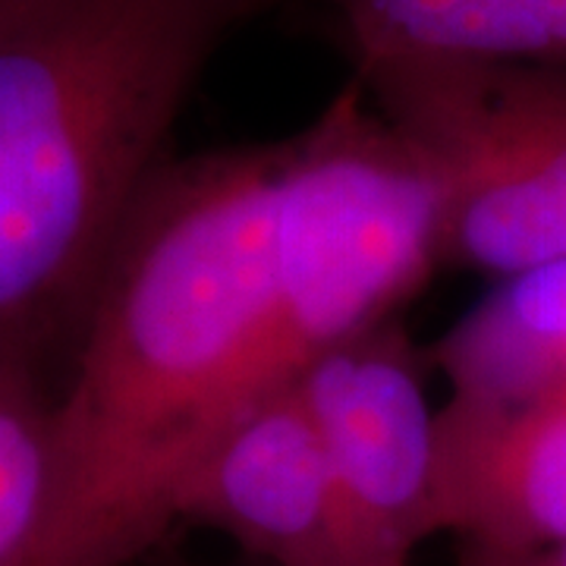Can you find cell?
I'll use <instances>...</instances> for the list:
<instances>
[{
	"label": "cell",
	"instance_id": "11",
	"mask_svg": "<svg viewBox=\"0 0 566 566\" xmlns=\"http://www.w3.org/2000/svg\"><path fill=\"white\" fill-rule=\"evenodd\" d=\"M457 566H566V542L526 554H501L457 542Z\"/></svg>",
	"mask_w": 566,
	"mask_h": 566
},
{
	"label": "cell",
	"instance_id": "10",
	"mask_svg": "<svg viewBox=\"0 0 566 566\" xmlns=\"http://www.w3.org/2000/svg\"><path fill=\"white\" fill-rule=\"evenodd\" d=\"M51 400L41 378L0 365V566H20L39 532Z\"/></svg>",
	"mask_w": 566,
	"mask_h": 566
},
{
	"label": "cell",
	"instance_id": "4",
	"mask_svg": "<svg viewBox=\"0 0 566 566\" xmlns=\"http://www.w3.org/2000/svg\"><path fill=\"white\" fill-rule=\"evenodd\" d=\"M353 80L438 182L441 268L566 259V66L375 54Z\"/></svg>",
	"mask_w": 566,
	"mask_h": 566
},
{
	"label": "cell",
	"instance_id": "1",
	"mask_svg": "<svg viewBox=\"0 0 566 566\" xmlns=\"http://www.w3.org/2000/svg\"><path fill=\"white\" fill-rule=\"evenodd\" d=\"M283 139L170 158L111 255L51 400L20 566H129L167 542L211 447L262 403Z\"/></svg>",
	"mask_w": 566,
	"mask_h": 566
},
{
	"label": "cell",
	"instance_id": "7",
	"mask_svg": "<svg viewBox=\"0 0 566 566\" xmlns=\"http://www.w3.org/2000/svg\"><path fill=\"white\" fill-rule=\"evenodd\" d=\"M438 528L526 554L566 542V378L520 400L438 409Z\"/></svg>",
	"mask_w": 566,
	"mask_h": 566
},
{
	"label": "cell",
	"instance_id": "3",
	"mask_svg": "<svg viewBox=\"0 0 566 566\" xmlns=\"http://www.w3.org/2000/svg\"><path fill=\"white\" fill-rule=\"evenodd\" d=\"M438 268V182L349 80L283 139L262 400L327 349L394 322Z\"/></svg>",
	"mask_w": 566,
	"mask_h": 566
},
{
	"label": "cell",
	"instance_id": "12",
	"mask_svg": "<svg viewBox=\"0 0 566 566\" xmlns=\"http://www.w3.org/2000/svg\"><path fill=\"white\" fill-rule=\"evenodd\" d=\"M161 566H262L255 564V560H249V557H240V560H233V564H199V560H186V557H177V554H167V560Z\"/></svg>",
	"mask_w": 566,
	"mask_h": 566
},
{
	"label": "cell",
	"instance_id": "6",
	"mask_svg": "<svg viewBox=\"0 0 566 566\" xmlns=\"http://www.w3.org/2000/svg\"><path fill=\"white\" fill-rule=\"evenodd\" d=\"M180 523L208 526L262 566H353L322 438L300 387L243 412L186 488Z\"/></svg>",
	"mask_w": 566,
	"mask_h": 566
},
{
	"label": "cell",
	"instance_id": "8",
	"mask_svg": "<svg viewBox=\"0 0 566 566\" xmlns=\"http://www.w3.org/2000/svg\"><path fill=\"white\" fill-rule=\"evenodd\" d=\"M424 356L465 400H520L564 381L566 259L491 286Z\"/></svg>",
	"mask_w": 566,
	"mask_h": 566
},
{
	"label": "cell",
	"instance_id": "9",
	"mask_svg": "<svg viewBox=\"0 0 566 566\" xmlns=\"http://www.w3.org/2000/svg\"><path fill=\"white\" fill-rule=\"evenodd\" d=\"M353 57L428 54L566 66V0H315Z\"/></svg>",
	"mask_w": 566,
	"mask_h": 566
},
{
	"label": "cell",
	"instance_id": "2",
	"mask_svg": "<svg viewBox=\"0 0 566 566\" xmlns=\"http://www.w3.org/2000/svg\"><path fill=\"white\" fill-rule=\"evenodd\" d=\"M281 0H0V365H66L221 44Z\"/></svg>",
	"mask_w": 566,
	"mask_h": 566
},
{
	"label": "cell",
	"instance_id": "5",
	"mask_svg": "<svg viewBox=\"0 0 566 566\" xmlns=\"http://www.w3.org/2000/svg\"><path fill=\"white\" fill-rule=\"evenodd\" d=\"M400 318L300 375L344 513L353 566H409L438 528V409Z\"/></svg>",
	"mask_w": 566,
	"mask_h": 566
}]
</instances>
